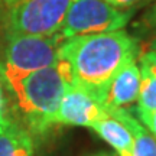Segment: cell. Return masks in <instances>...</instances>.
<instances>
[{"label":"cell","mask_w":156,"mask_h":156,"mask_svg":"<svg viewBox=\"0 0 156 156\" xmlns=\"http://www.w3.org/2000/svg\"><path fill=\"white\" fill-rule=\"evenodd\" d=\"M107 112L130 130L133 136V156H156V137L129 108H107Z\"/></svg>","instance_id":"10"},{"label":"cell","mask_w":156,"mask_h":156,"mask_svg":"<svg viewBox=\"0 0 156 156\" xmlns=\"http://www.w3.org/2000/svg\"><path fill=\"white\" fill-rule=\"evenodd\" d=\"M73 0H13L7 7V30L16 35L58 34Z\"/></svg>","instance_id":"5"},{"label":"cell","mask_w":156,"mask_h":156,"mask_svg":"<svg viewBox=\"0 0 156 156\" xmlns=\"http://www.w3.org/2000/svg\"><path fill=\"white\" fill-rule=\"evenodd\" d=\"M139 62L145 64L156 74V49H147L139 56Z\"/></svg>","instance_id":"13"},{"label":"cell","mask_w":156,"mask_h":156,"mask_svg":"<svg viewBox=\"0 0 156 156\" xmlns=\"http://www.w3.org/2000/svg\"><path fill=\"white\" fill-rule=\"evenodd\" d=\"M140 67L136 59L124 64L113 77L104 95L107 108H129L137 101L140 91Z\"/></svg>","instance_id":"7"},{"label":"cell","mask_w":156,"mask_h":156,"mask_svg":"<svg viewBox=\"0 0 156 156\" xmlns=\"http://www.w3.org/2000/svg\"><path fill=\"white\" fill-rule=\"evenodd\" d=\"M73 84L69 65L59 58L55 64L29 74L7 90L29 133L42 136L54 127L52 117L62 95Z\"/></svg>","instance_id":"2"},{"label":"cell","mask_w":156,"mask_h":156,"mask_svg":"<svg viewBox=\"0 0 156 156\" xmlns=\"http://www.w3.org/2000/svg\"><path fill=\"white\" fill-rule=\"evenodd\" d=\"M62 39L51 36L7 34L0 56V78L7 90L22 78L59 61Z\"/></svg>","instance_id":"3"},{"label":"cell","mask_w":156,"mask_h":156,"mask_svg":"<svg viewBox=\"0 0 156 156\" xmlns=\"http://www.w3.org/2000/svg\"><path fill=\"white\" fill-rule=\"evenodd\" d=\"M137 119L145 124L146 127H147V130H149V132L156 137V112L152 113V114H149V116L137 117Z\"/></svg>","instance_id":"14"},{"label":"cell","mask_w":156,"mask_h":156,"mask_svg":"<svg viewBox=\"0 0 156 156\" xmlns=\"http://www.w3.org/2000/svg\"><path fill=\"white\" fill-rule=\"evenodd\" d=\"M139 52L136 38L124 29L68 38L59 46V58L69 65L74 84L101 103L113 77L124 64L136 59Z\"/></svg>","instance_id":"1"},{"label":"cell","mask_w":156,"mask_h":156,"mask_svg":"<svg viewBox=\"0 0 156 156\" xmlns=\"http://www.w3.org/2000/svg\"><path fill=\"white\" fill-rule=\"evenodd\" d=\"M0 114H3V95H2V87H0Z\"/></svg>","instance_id":"17"},{"label":"cell","mask_w":156,"mask_h":156,"mask_svg":"<svg viewBox=\"0 0 156 156\" xmlns=\"http://www.w3.org/2000/svg\"><path fill=\"white\" fill-rule=\"evenodd\" d=\"M91 156H114V155H110V153H98V155H91Z\"/></svg>","instance_id":"18"},{"label":"cell","mask_w":156,"mask_h":156,"mask_svg":"<svg viewBox=\"0 0 156 156\" xmlns=\"http://www.w3.org/2000/svg\"><path fill=\"white\" fill-rule=\"evenodd\" d=\"M151 22H152V28H153V34H152L151 42H149V49H156V9L151 15Z\"/></svg>","instance_id":"15"},{"label":"cell","mask_w":156,"mask_h":156,"mask_svg":"<svg viewBox=\"0 0 156 156\" xmlns=\"http://www.w3.org/2000/svg\"><path fill=\"white\" fill-rule=\"evenodd\" d=\"M104 2L120 10H132L134 6H137L143 0H104Z\"/></svg>","instance_id":"12"},{"label":"cell","mask_w":156,"mask_h":156,"mask_svg":"<svg viewBox=\"0 0 156 156\" xmlns=\"http://www.w3.org/2000/svg\"><path fill=\"white\" fill-rule=\"evenodd\" d=\"M91 129L117 152V156H133V136L117 117L108 113Z\"/></svg>","instance_id":"9"},{"label":"cell","mask_w":156,"mask_h":156,"mask_svg":"<svg viewBox=\"0 0 156 156\" xmlns=\"http://www.w3.org/2000/svg\"><path fill=\"white\" fill-rule=\"evenodd\" d=\"M133 10H120L104 0H73L58 36L64 41L74 36L106 34L124 29Z\"/></svg>","instance_id":"4"},{"label":"cell","mask_w":156,"mask_h":156,"mask_svg":"<svg viewBox=\"0 0 156 156\" xmlns=\"http://www.w3.org/2000/svg\"><path fill=\"white\" fill-rule=\"evenodd\" d=\"M108 114L106 106L87 90L73 84L62 95L59 106L52 117V126H81L93 127Z\"/></svg>","instance_id":"6"},{"label":"cell","mask_w":156,"mask_h":156,"mask_svg":"<svg viewBox=\"0 0 156 156\" xmlns=\"http://www.w3.org/2000/svg\"><path fill=\"white\" fill-rule=\"evenodd\" d=\"M140 65V91L137 97L136 117L149 116L156 112V74L151 68L139 62Z\"/></svg>","instance_id":"11"},{"label":"cell","mask_w":156,"mask_h":156,"mask_svg":"<svg viewBox=\"0 0 156 156\" xmlns=\"http://www.w3.org/2000/svg\"><path fill=\"white\" fill-rule=\"evenodd\" d=\"M13 3V0H0V7H9Z\"/></svg>","instance_id":"16"},{"label":"cell","mask_w":156,"mask_h":156,"mask_svg":"<svg viewBox=\"0 0 156 156\" xmlns=\"http://www.w3.org/2000/svg\"><path fill=\"white\" fill-rule=\"evenodd\" d=\"M0 156H34V142L26 127L0 114Z\"/></svg>","instance_id":"8"}]
</instances>
